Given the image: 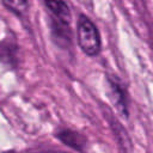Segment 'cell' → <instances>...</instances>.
<instances>
[{
  "label": "cell",
  "mask_w": 153,
  "mask_h": 153,
  "mask_svg": "<svg viewBox=\"0 0 153 153\" xmlns=\"http://www.w3.org/2000/svg\"><path fill=\"white\" fill-rule=\"evenodd\" d=\"M109 85H110V90L112 92L111 98L114 99L115 105L117 106V109H120L123 112L124 116H127L128 115V112H127V102H126V98H124L123 90L121 88V86L118 84H115L114 81H109Z\"/></svg>",
  "instance_id": "obj_4"
},
{
  "label": "cell",
  "mask_w": 153,
  "mask_h": 153,
  "mask_svg": "<svg viewBox=\"0 0 153 153\" xmlns=\"http://www.w3.org/2000/svg\"><path fill=\"white\" fill-rule=\"evenodd\" d=\"M78 43L81 50L88 56H96L100 51V37L96 25L85 16L80 14L76 26Z\"/></svg>",
  "instance_id": "obj_2"
},
{
  "label": "cell",
  "mask_w": 153,
  "mask_h": 153,
  "mask_svg": "<svg viewBox=\"0 0 153 153\" xmlns=\"http://www.w3.org/2000/svg\"><path fill=\"white\" fill-rule=\"evenodd\" d=\"M56 136L61 142L72 147L73 149L79 151V152H84V148H85V145H86V139L82 134H80L75 130L63 129L60 133H57Z\"/></svg>",
  "instance_id": "obj_3"
},
{
  "label": "cell",
  "mask_w": 153,
  "mask_h": 153,
  "mask_svg": "<svg viewBox=\"0 0 153 153\" xmlns=\"http://www.w3.org/2000/svg\"><path fill=\"white\" fill-rule=\"evenodd\" d=\"M2 2L16 14H24L29 7V0H2Z\"/></svg>",
  "instance_id": "obj_5"
},
{
  "label": "cell",
  "mask_w": 153,
  "mask_h": 153,
  "mask_svg": "<svg viewBox=\"0 0 153 153\" xmlns=\"http://www.w3.org/2000/svg\"><path fill=\"white\" fill-rule=\"evenodd\" d=\"M45 7L53 17V36L59 44H69L71 42V11L63 0H44Z\"/></svg>",
  "instance_id": "obj_1"
}]
</instances>
